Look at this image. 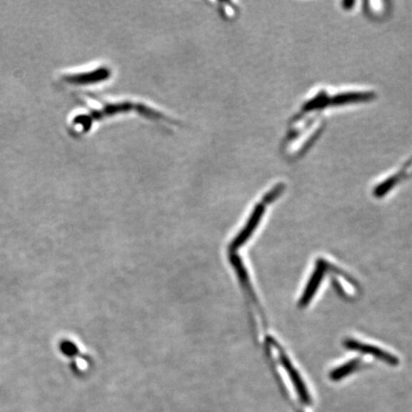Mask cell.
I'll list each match as a JSON object with an SVG mask.
<instances>
[{"label": "cell", "instance_id": "cell-1", "mask_svg": "<svg viewBox=\"0 0 412 412\" xmlns=\"http://www.w3.org/2000/svg\"><path fill=\"white\" fill-rule=\"evenodd\" d=\"M88 96L94 99L93 104L81 101L84 111L75 114L70 119L68 129L73 136H84L89 134L96 124L106 119L131 116L132 114L163 127L183 126L177 119L172 118L146 102L129 99H108L98 96Z\"/></svg>", "mask_w": 412, "mask_h": 412}, {"label": "cell", "instance_id": "cell-2", "mask_svg": "<svg viewBox=\"0 0 412 412\" xmlns=\"http://www.w3.org/2000/svg\"><path fill=\"white\" fill-rule=\"evenodd\" d=\"M113 76L110 65L99 64L85 69L64 71L59 74L58 84L72 90H85L109 82Z\"/></svg>", "mask_w": 412, "mask_h": 412}, {"label": "cell", "instance_id": "cell-3", "mask_svg": "<svg viewBox=\"0 0 412 412\" xmlns=\"http://www.w3.org/2000/svg\"><path fill=\"white\" fill-rule=\"evenodd\" d=\"M266 201L263 200L261 204H258L257 206H255L254 210H253V212L251 213V216H250L248 221H247L246 226H244V228L241 230V232L238 235V237L235 238L234 241H233L231 249L240 248V247L243 246V243L248 240L250 236H251L252 233L255 231L258 223H260L261 218H263L264 214V211H266Z\"/></svg>", "mask_w": 412, "mask_h": 412}, {"label": "cell", "instance_id": "cell-4", "mask_svg": "<svg viewBox=\"0 0 412 412\" xmlns=\"http://www.w3.org/2000/svg\"><path fill=\"white\" fill-rule=\"evenodd\" d=\"M343 345H345L346 348L351 349V351L361 352V353L363 354L371 355V356L377 358L378 360L383 361V362L389 363V365L396 366L398 363H399L398 358L393 356V355L388 353V352L376 348V346L366 345V343L358 342L356 340H346Z\"/></svg>", "mask_w": 412, "mask_h": 412}, {"label": "cell", "instance_id": "cell-5", "mask_svg": "<svg viewBox=\"0 0 412 412\" xmlns=\"http://www.w3.org/2000/svg\"><path fill=\"white\" fill-rule=\"evenodd\" d=\"M280 361L286 372H288L292 383H293L294 388L296 389L297 393L299 394L301 401H302L303 403H306V406L311 405V395H309L308 388H306V386L305 383H303L299 372L295 369L293 365H292L291 361L288 360V358L286 357V355H281Z\"/></svg>", "mask_w": 412, "mask_h": 412}, {"label": "cell", "instance_id": "cell-6", "mask_svg": "<svg viewBox=\"0 0 412 412\" xmlns=\"http://www.w3.org/2000/svg\"><path fill=\"white\" fill-rule=\"evenodd\" d=\"M326 266L323 261H318V266L316 270H315L313 274L309 280L308 286L303 291V296L301 298L300 306H306L308 303L311 302L312 298H313L315 293H316L318 288H319L320 283L322 282L323 275H325Z\"/></svg>", "mask_w": 412, "mask_h": 412}, {"label": "cell", "instance_id": "cell-7", "mask_svg": "<svg viewBox=\"0 0 412 412\" xmlns=\"http://www.w3.org/2000/svg\"><path fill=\"white\" fill-rule=\"evenodd\" d=\"M373 94L371 93H345L340 94L334 98L329 99V104L343 105L354 104V102L371 101L373 99Z\"/></svg>", "mask_w": 412, "mask_h": 412}, {"label": "cell", "instance_id": "cell-8", "mask_svg": "<svg viewBox=\"0 0 412 412\" xmlns=\"http://www.w3.org/2000/svg\"><path fill=\"white\" fill-rule=\"evenodd\" d=\"M359 363L360 361L353 360L345 363V365L341 366L340 368H335L334 371L331 372V379L334 381L343 379V378L348 376V375L356 371Z\"/></svg>", "mask_w": 412, "mask_h": 412}, {"label": "cell", "instance_id": "cell-9", "mask_svg": "<svg viewBox=\"0 0 412 412\" xmlns=\"http://www.w3.org/2000/svg\"><path fill=\"white\" fill-rule=\"evenodd\" d=\"M329 96L326 93H319L315 98L306 102L303 106V112L308 113L311 111L321 109L329 104Z\"/></svg>", "mask_w": 412, "mask_h": 412}, {"label": "cell", "instance_id": "cell-10", "mask_svg": "<svg viewBox=\"0 0 412 412\" xmlns=\"http://www.w3.org/2000/svg\"><path fill=\"white\" fill-rule=\"evenodd\" d=\"M218 11L220 13L221 16H223L226 19H232L236 18V14H237V10L236 7L233 6L232 4H228V2H223V4H218Z\"/></svg>", "mask_w": 412, "mask_h": 412}, {"label": "cell", "instance_id": "cell-11", "mask_svg": "<svg viewBox=\"0 0 412 412\" xmlns=\"http://www.w3.org/2000/svg\"><path fill=\"white\" fill-rule=\"evenodd\" d=\"M61 351L62 353L67 355V356H73L78 353V348L73 343L64 342L61 345Z\"/></svg>", "mask_w": 412, "mask_h": 412}]
</instances>
